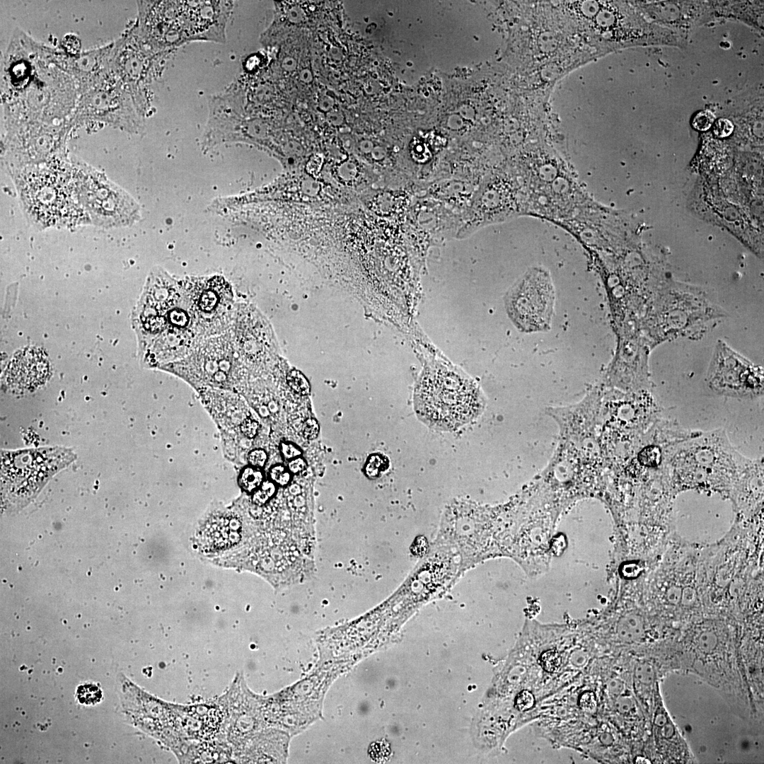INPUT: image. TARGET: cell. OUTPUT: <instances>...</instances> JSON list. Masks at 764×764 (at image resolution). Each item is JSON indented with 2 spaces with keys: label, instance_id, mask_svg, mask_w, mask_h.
I'll list each match as a JSON object with an SVG mask.
<instances>
[{
  "label": "cell",
  "instance_id": "obj_1",
  "mask_svg": "<svg viewBox=\"0 0 764 764\" xmlns=\"http://www.w3.org/2000/svg\"><path fill=\"white\" fill-rule=\"evenodd\" d=\"M1 70V124L69 122L80 96L78 86L49 61L43 44L16 30Z\"/></svg>",
  "mask_w": 764,
  "mask_h": 764
},
{
  "label": "cell",
  "instance_id": "obj_2",
  "mask_svg": "<svg viewBox=\"0 0 764 764\" xmlns=\"http://www.w3.org/2000/svg\"><path fill=\"white\" fill-rule=\"evenodd\" d=\"M28 222L37 229L72 228L91 224L79 204L66 151L49 161L9 174Z\"/></svg>",
  "mask_w": 764,
  "mask_h": 764
},
{
  "label": "cell",
  "instance_id": "obj_3",
  "mask_svg": "<svg viewBox=\"0 0 764 764\" xmlns=\"http://www.w3.org/2000/svg\"><path fill=\"white\" fill-rule=\"evenodd\" d=\"M727 313L710 295L682 284L660 286L646 311L642 328L652 349L679 337L704 334Z\"/></svg>",
  "mask_w": 764,
  "mask_h": 764
},
{
  "label": "cell",
  "instance_id": "obj_4",
  "mask_svg": "<svg viewBox=\"0 0 764 764\" xmlns=\"http://www.w3.org/2000/svg\"><path fill=\"white\" fill-rule=\"evenodd\" d=\"M415 410L427 425L454 430L475 419L485 406L484 397L468 378L444 368L425 371L416 387Z\"/></svg>",
  "mask_w": 764,
  "mask_h": 764
},
{
  "label": "cell",
  "instance_id": "obj_5",
  "mask_svg": "<svg viewBox=\"0 0 764 764\" xmlns=\"http://www.w3.org/2000/svg\"><path fill=\"white\" fill-rule=\"evenodd\" d=\"M664 458L667 471L673 476L696 482L716 478L736 480L751 461L731 446L724 429L670 444Z\"/></svg>",
  "mask_w": 764,
  "mask_h": 764
},
{
  "label": "cell",
  "instance_id": "obj_6",
  "mask_svg": "<svg viewBox=\"0 0 764 764\" xmlns=\"http://www.w3.org/2000/svg\"><path fill=\"white\" fill-rule=\"evenodd\" d=\"M71 178L79 204L92 224L103 228L129 226L141 219V207L106 175L71 156Z\"/></svg>",
  "mask_w": 764,
  "mask_h": 764
},
{
  "label": "cell",
  "instance_id": "obj_7",
  "mask_svg": "<svg viewBox=\"0 0 764 764\" xmlns=\"http://www.w3.org/2000/svg\"><path fill=\"white\" fill-rule=\"evenodd\" d=\"M243 367L227 330L205 338L187 356L159 369L182 378L198 392L204 388H239Z\"/></svg>",
  "mask_w": 764,
  "mask_h": 764
},
{
  "label": "cell",
  "instance_id": "obj_8",
  "mask_svg": "<svg viewBox=\"0 0 764 764\" xmlns=\"http://www.w3.org/2000/svg\"><path fill=\"white\" fill-rule=\"evenodd\" d=\"M76 458L62 446L1 451V486L4 500L23 504L57 472Z\"/></svg>",
  "mask_w": 764,
  "mask_h": 764
},
{
  "label": "cell",
  "instance_id": "obj_9",
  "mask_svg": "<svg viewBox=\"0 0 764 764\" xmlns=\"http://www.w3.org/2000/svg\"><path fill=\"white\" fill-rule=\"evenodd\" d=\"M170 52L153 50L140 35L136 22L114 42L110 73L129 93L144 117L150 106L149 86L160 75Z\"/></svg>",
  "mask_w": 764,
  "mask_h": 764
},
{
  "label": "cell",
  "instance_id": "obj_10",
  "mask_svg": "<svg viewBox=\"0 0 764 764\" xmlns=\"http://www.w3.org/2000/svg\"><path fill=\"white\" fill-rule=\"evenodd\" d=\"M72 129L69 122L2 125L1 160L4 169L9 175L66 151V141Z\"/></svg>",
  "mask_w": 764,
  "mask_h": 764
},
{
  "label": "cell",
  "instance_id": "obj_11",
  "mask_svg": "<svg viewBox=\"0 0 764 764\" xmlns=\"http://www.w3.org/2000/svg\"><path fill=\"white\" fill-rule=\"evenodd\" d=\"M144 118L129 93L110 73L79 96L69 122L73 128L88 122H99L138 134L144 129Z\"/></svg>",
  "mask_w": 764,
  "mask_h": 764
},
{
  "label": "cell",
  "instance_id": "obj_12",
  "mask_svg": "<svg viewBox=\"0 0 764 764\" xmlns=\"http://www.w3.org/2000/svg\"><path fill=\"white\" fill-rule=\"evenodd\" d=\"M555 290L549 272L543 267L528 270L509 290L507 312L521 331L533 332L550 328L555 311Z\"/></svg>",
  "mask_w": 764,
  "mask_h": 764
},
{
  "label": "cell",
  "instance_id": "obj_13",
  "mask_svg": "<svg viewBox=\"0 0 764 764\" xmlns=\"http://www.w3.org/2000/svg\"><path fill=\"white\" fill-rule=\"evenodd\" d=\"M180 282L201 338L226 332L236 304L230 283L220 275L187 277Z\"/></svg>",
  "mask_w": 764,
  "mask_h": 764
},
{
  "label": "cell",
  "instance_id": "obj_14",
  "mask_svg": "<svg viewBox=\"0 0 764 764\" xmlns=\"http://www.w3.org/2000/svg\"><path fill=\"white\" fill-rule=\"evenodd\" d=\"M183 294L180 280L158 267L151 271L134 313L139 352L161 333L168 313Z\"/></svg>",
  "mask_w": 764,
  "mask_h": 764
},
{
  "label": "cell",
  "instance_id": "obj_15",
  "mask_svg": "<svg viewBox=\"0 0 764 764\" xmlns=\"http://www.w3.org/2000/svg\"><path fill=\"white\" fill-rule=\"evenodd\" d=\"M707 386L717 394L742 398L763 394V369L719 340L707 371Z\"/></svg>",
  "mask_w": 764,
  "mask_h": 764
},
{
  "label": "cell",
  "instance_id": "obj_16",
  "mask_svg": "<svg viewBox=\"0 0 764 764\" xmlns=\"http://www.w3.org/2000/svg\"><path fill=\"white\" fill-rule=\"evenodd\" d=\"M228 331L236 354L244 365L255 364L272 357L277 351L272 330L252 305L236 304Z\"/></svg>",
  "mask_w": 764,
  "mask_h": 764
},
{
  "label": "cell",
  "instance_id": "obj_17",
  "mask_svg": "<svg viewBox=\"0 0 764 764\" xmlns=\"http://www.w3.org/2000/svg\"><path fill=\"white\" fill-rule=\"evenodd\" d=\"M113 47L114 42L83 52L71 53L43 44V50L50 62L74 80L81 95L110 74Z\"/></svg>",
  "mask_w": 764,
  "mask_h": 764
},
{
  "label": "cell",
  "instance_id": "obj_18",
  "mask_svg": "<svg viewBox=\"0 0 764 764\" xmlns=\"http://www.w3.org/2000/svg\"><path fill=\"white\" fill-rule=\"evenodd\" d=\"M232 6L229 1H177L178 18L188 42H225Z\"/></svg>",
  "mask_w": 764,
  "mask_h": 764
},
{
  "label": "cell",
  "instance_id": "obj_19",
  "mask_svg": "<svg viewBox=\"0 0 764 764\" xmlns=\"http://www.w3.org/2000/svg\"><path fill=\"white\" fill-rule=\"evenodd\" d=\"M604 399L609 424L621 431L641 432L654 422L660 410L649 390L623 392L616 389Z\"/></svg>",
  "mask_w": 764,
  "mask_h": 764
},
{
  "label": "cell",
  "instance_id": "obj_20",
  "mask_svg": "<svg viewBox=\"0 0 764 764\" xmlns=\"http://www.w3.org/2000/svg\"><path fill=\"white\" fill-rule=\"evenodd\" d=\"M629 351H620L607 374L609 386L623 392L649 390L650 373L648 364L651 349L645 340L637 335L628 341Z\"/></svg>",
  "mask_w": 764,
  "mask_h": 764
},
{
  "label": "cell",
  "instance_id": "obj_21",
  "mask_svg": "<svg viewBox=\"0 0 764 764\" xmlns=\"http://www.w3.org/2000/svg\"><path fill=\"white\" fill-rule=\"evenodd\" d=\"M48 374L49 362L42 352L27 348L14 355L8 366L6 378L11 388L26 390L43 383Z\"/></svg>",
  "mask_w": 764,
  "mask_h": 764
},
{
  "label": "cell",
  "instance_id": "obj_22",
  "mask_svg": "<svg viewBox=\"0 0 764 764\" xmlns=\"http://www.w3.org/2000/svg\"><path fill=\"white\" fill-rule=\"evenodd\" d=\"M76 698L83 705H95L103 698L101 688L93 683H83L76 688Z\"/></svg>",
  "mask_w": 764,
  "mask_h": 764
},
{
  "label": "cell",
  "instance_id": "obj_23",
  "mask_svg": "<svg viewBox=\"0 0 764 764\" xmlns=\"http://www.w3.org/2000/svg\"><path fill=\"white\" fill-rule=\"evenodd\" d=\"M264 475L260 468L248 465L244 467L239 475L240 486L246 492L256 490L263 482Z\"/></svg>",
  "mask_w": 764,
  "mask_h": 764
},
{
  "label": "cell",
  "instance_id": "obj_24",
  "mask_svg": "<svg viewBox=\"0 0 764 764\" xmlns=\"http://www.w3.org/2000/svg\"><path fill=\"white\" fill-rule=\"evenodd\" d=\"M388 467L387 458L381 454L370 456L364 467L366 475L370 478L378 477Z\"/></svg>",
  "mask_w": 764,
  "mask_h": 764
},
{
  "label": "cell",
  "instance_id": "obj_25",
  "mask_svg": "<svg viewBox=\"0 0 764 764\" xmlns=\"http://www.w3.org/2000/svg\"><path fill=\"white\" fill-rule=\"evenodd\" d=\"M661 453L658 446L650 445L641 450L638 455V461L644 467H654L659 464Z\"/></svg>",
  "mask_w": 764,
  "mask_h": 764
},
{
  "label": "cell",
  "instance_id": "obj_26",
  "mask_svg": "<svg viewBox=\"0 0 764 764\" xmlns=\"http://www.w3.org/2000/svg\"><path fill=\"white\" fill-rule=\"evenodd\" d=\"M289 386L296 393L305 395L309 393L310 386L305 376L298 371H291L287 376Z\"/></svg>",
  "mask_w": 764,
  "mask_h": 764
},
{
  "label": "cell",
  "instance_id": "obj_27",
  "mask_svg": "<svg viewBox=\"0 0 764 764\" xmlns=\"http://www.w3.org/2000/svg\"><path fill=\"white\" fill-rule=\"evenodd\" d=\"M276 486L272 481H264L255 490L253 500L258 505L265 504L275 493Z\"/></svg>",
  "mask_w": 764,
  "mask_h": 764
},
{
  "label": "cell",
  "instance_id": "obj_28",
  "mask_svg": "<svg viewBox=\"0 0 764 764\" xmlns=\"http://www.w3.org/2000/svg\"><path fill=\"white\" fill-rule=\"evenodd\" d=\"M269 477L274 484L280 486L288 485L291 480V472L285 466L277 464L270 468Z\"/></svg>",
  "mask_w": 764,
  "mask_h": 764
},
{
  "label": "cell",
  "instance_id": "obj_29",
  "mask_svg": "<svg viewBox=\"0 0 764 764\" xmlns=\"http://www.w3.org/2000/svg\"><path fill=\"white\" fill-rule=\"evenodd\" d=\"M715 120L714 114L710 110H702L696 114L692 125L699 131H706L711 127Z\"/></svg>",
  "mask_w": 764,
  "mask_h": 764
},
{
  "label": "cell",
  "instance_id": "obj_30",
  "mask_svg": "<svg viewBox=\"0 0 764 764\" xmlns=\"http://www.w3.org/2000/svg\"><path fill=\"white\" fill-rule=\"evenodd\" d=\"M267 461V453L262 448H255L250 451L248 455V461L250 465L262 468Z\"/></svg>",
  "mask_w": 764,
  "mask_h": 764
},
{
  "label": "cell",
  "instance_id": "obj_31",
  "mask_svg": "<svg viewBox=\"0 0 764 764\" xmlns=\"http://www.w3.org/2000/svg\"><path fill=\"white\" fill-rule=\"evenodd\" d=\"M734 130V125L732 122L725 118L719 119L714 125L713 132L714 135L719 138H724L729 136Z\"/></svg>",
  "mask_w": 764,
  "mask_h": 764
},
{
  "label": "cell",
  "instance_id": "obj_32",
  "mask_svg": "<svg viewBox=\"0 0 764 764\" xmlns=\"http://www.w3.org/2000/svg\"><path fill=\"white\" fill-rule=\"evenodd\" d=\"M282 456L286 461H291L301 456L302 451L296 444L291 442H282L279 445Z\"/></svg>",
  "mask_w": 764,
  "mask_h": 764
},
{
  "label": "cell",
  "instance_id": "obj_33",
  "mask_svg": "<svg viewBox=\"0 0 764 764\" xmlns=\"http://www.w3.org/2000/svg\"><path fill=\"white\" fill-rule=\"evenodd\" d=\"M320 431V427L317 420L313 418L307 419L302 427V434L305 439L313 440L317 438Z\"/></svg>",
  "mask_w": 764,
  "mask_h": 764
},
{
  "label": "cell",
  "instance_id": "obj_34",
  "mask_svg": "<svg viewBox=\"0 0 764 764\" xmlns=\"http://www.w3.org/2000/svg\"><path fill=\"white\" fill-rule=\"evenodd\" d=\"M258 428V422L250 417L244 419L240 425L242 434L249 439H253L256 436Z\"/></svg>",
  "mask_w": 764,
  "mask_h": 764
},
{
  "label": "cell",
  "instance_id": "obj_35",
  "mask_svg": "<svg viewBox=\"0 0 764 764\" xmlns=\"http://www.w3.org/2000/svg\"><path fill=\"white\" fill-rule=\"evenodd\" d=\"M307 466L306 461L301 456L291 460L288 465V469L293 474L303 472Z\"/></svg>",
  "mask_w": 764,
  "mask_h": 764
},
{
  "label": "cell",
  "instance_id": "obj_36",
  "mask_svg": "<svg viewBox=\"0 0 764 764\" xmlns=\"http://www.w3.org/2000/svg\"><path fill=\"white\" fill-rule=\"evenodd\" d=\"M716 642L714 637H712L710 634H703L701 636L700 644L703 649L710 650L713 649Z\"/></svg>",
  "mask_w": 764,
  "mask_h": 764
}]
</instances>
